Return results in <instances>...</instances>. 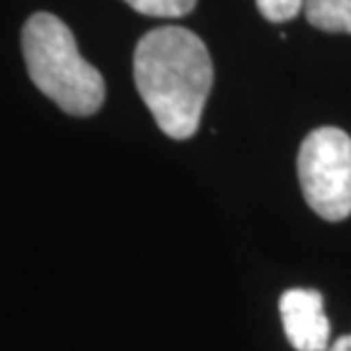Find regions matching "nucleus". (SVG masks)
Returning <instances> with one entry per match:
<instances>
[{
  "instance_id": "f257e3e1",
  "label": "nucleus",
  "mask_w": 351,
  "mask_h": 351,
  "mask_svg": "<svg viewBox=\"0 0 351 351\" xmlns=\"http://www.w3.org/2000/svg\"><path fill=\"white\" fill-rule=\"evenodd\" d=\"M134 82L159 130L175 141L191 138L213 86L211 55L191 29L154 27L134 50Z\"/></svg>"
},
{
  "instance_id": "f03ea898",
  "label": "nucleus",
  "mask_w": 351,
  "mask_h": 351,
  "mask_svg": "<svg viewBox=\"0 0 351 351\" xmlns=\"http://www.w3.org/2000/svg\"><path fill=\"white\" fill-rule=\"evenodd\" d=\"M25 66L34 86L71 116H91L104 102V80L80 55L71 27L55 14L36 12L21 32Z\"/></svg>"
},
{
  "instance_id": "7ed1b4c3",
  "label": "nucleus",
  "mask_w": 351,
  "mask_h": 351,
  "mask_svg": "<svg viewBox=\"0 0 351 351\" xmlns=\"http://www.w3.org/2000/svg\"><path fill=\"white\" fill-rule=\"evenodd\" d=\"M302 193L313 211L328 222L351 215V136L338 127H317L297 154Z\"/></svg>"
},
{
  "instance_id": "20e7f679",
  "label": "nucleus",
  "mask_w": 351,
  "mask_h": 351,
  "mask_svg": "<svg viewBox=\"0 0 351 351\" xmlns=\"http://www.w3.org/2000/svg\"><path fill=\"white\" fill-rule=\"evenodd\" d=\"M279 313L288 342L297 351H326L331 324L317 290L293 288L279 300Z\"/></svg>"
},
{
  "instance_id": "39448f33",
  "label": "nucleus",
  "mask_w": 351,
  "mask_h": 351,
  "mask_svg": "<svg viewBox=\"0 0 351 351\" xmlns=\"http://www.w3.org/2000/svg\"><path fill=\"white\" fill-rule=\"evenodd\" d=\"M306 21L331 34H351V0H306Z\"/></svg>"
},
{
  "instance_id": "423d86ee",
  "label": "nucleus",
  "mask_w": 351,
  "mask_h": 351,
  "mask_svg": "<svg viewBox=\"0 0 351 351\" xmlns=\"http://www.w3.org/2000/svg\"><path fill=\"white\" fill-rule=\"evenodd\" d=\"M132 10L154 19H179L195 10L197 0H125Z\"/></svg>"
},
{
  "instance_id": "0eeeda50",
  "label": "nucleus",
  "mask_w": 351,
  "mask_h": 351,
  "mask_svg": "<svg viewBox=\"0 0 351 351\" xmlns=\"http://www.w3.org/2000/svg\"><path fill=\"white\" fill-rule=\"evenodd\" d=\"M306 0H256V7L270 23H286L304 10Z\"/></svg>"
},
{
  "instance_id": "6e6552de",
  "label": "nucleus",
  "mask_w": 351,
  "mask_h": 351,
  "mask_svg": "<svg viewBox=\"0 0 351 351\" xmlns=\"http://www.w3.org/2000/svg\"><path fill=\"white\" fill-rule=\"evenodd\" d=\"M328 351H351V335H342V338H338Z\"/></svg>"
}]
</instances>
